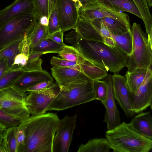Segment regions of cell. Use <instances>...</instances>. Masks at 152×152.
Here are the masks:
<instances>
[{"label": "cell", "mask_w": 152, "mask_h": 152, "mask_svg": "<svg viewBox=\"0 0 152 152\" xmlns=\"http://www.w3.org/2000/svg\"><path fill=\"white\" fill-rule=\"evenodd\" d=\"M59 119L56 113H45L30 116L20 122L18 126L23 128L26 135L23 152H52Z\"/></svg>", "instance_id": "1"}, {"label": "cell", "mask_w": 152, "mask_h": 152, "mask_svg": "<svg viewBox=\"0 0 152 152\" xmlns=\"http://www.w3.org/2000/svg\"><path fill=\"white\" fill-rule=\"evenodd\" d=\"M74 47L86 60L114 73L125 66L129 57L116 45L111 47L102 42L87 40L79 34Z\"/></svg>", "instance_id": "2"}, {"label": "cell", "mask_w": 152, "mask_h": 152, "mask_svg": "<svg viewBox=\"0 0 152 152\" xmlns=\"http://www.w3.org/2000/svg\"><path fill=\"white\" fill-rule=\"evenodd\" d=\"M105 137L114 152H148L152 148V139L137 131L130 123L123 122L107 130Z\"/></svg>", "instance_id": "3"}, {"label": "cell", "mask_w": 152, "mask_h": 152, "mask_svg": "<svg viewBox=\"0 0 152 152\" xmlns=\"http://www.w3.org/2000/svg\"><path fill=\"white\" fill-rule=\"evenodd\" d=\"M59 89V93L47 107L45 113L64 110L95 100L93 80Z\"/></svg>", "instance_id": "4"}, {"label": "cell", "mask_w": 152, "mask_h": 152, "mask_svg": "<svg viewBox=\"0 0 152 152\" xmlns=\"http://www.w3.org/2000/svg\"><path fill=\"white\" fill-rule=\"evenodd\" d=\"M133 37L132 53L129 56L125 66L131 72L137 68H151L152 45L140 25L134 23L130 28Z\"/></svg>", "instance_id": "5"}, {"label": "cell", "mask_w": 152, "mask_h": 152, "mask_svg": "<svg viewBox=\"0 0 152 152\" xmlns=\"http://www.w3.org/2000/svg\"><path fill=\"white\" fill-rule=\"evenodd\" d=\"M36 18L33 14L20 15L11 19L0 27V51L23 39Z\"/></svg>", "instance_id": "6"}, {"label": "cell", "mask_w": 152, "mask_h": 152, "mask_svg": "<svg viewBox=\"0 0 152 152\" xmlns=\"http://www.w3.org/2000/svg\"><path fill=\"white\" fill-rule=\"evenodd\" d=\"M26 96V92L14 85L0 90V109L14 116L21 122L31 116L25 104Z\"/></svg>", "instance_id": "7"}, {"label": "cell", "mask_w": 152, "mask_h": 152, "mask_svg": "<svg viewBox=\"0 0 152 152\" xmlns=\"http://www.w3.org/2000/svg\"><path fill=\"white\" fill-rule=\"evenodd\" d=\"M77 116L66 115L59 119L53 138L52 152H68L76 126Z\"/></svg>", "instance_id": "8"}, {"label": "cell", "mask_w": 152, "mask_h": 152, "mask_svg": "<svg viewBox=\"0 0 152 152\" xmlns=\"http://www.w3.org/2000/svg\"><path fill=\"white\" fill-rule=\"evenodd\" d=\"M58 86L45 89L30 92L27 95L25 104L31 116H37L45 113V111L59 92Z\"/></svg>", "instance_id": "9"}, {"label": "cell", "mask_w": 152, "mask_h": 152, "mask_svg": "<svg viewBox=\"0 0 152 152\" xmlns=\"http://www.w3.org/2000/svg\"><path fill=\"white\" fill-rule=\"evenodd\" d=\"M61 30L75 29L79 17L76 3L72 0H57L56 4Z\"/></svg>", "instance_id": "10"}, {"label": "cell", "mask_w": 152, "mask_h": 152, "mask_svg": "<svg viewBox=\"0 0 152 152\" xmlns=\"http://www.w3.org/2000/svg\"><path fill=\"white\" fill-rule=\"evenodd\" d=\"M130 103L135 113L142 112L152 103V76L147 79L136 90L130 91Z\"/></svg>", "instance_id": "11"}, {"label": "cell", "mask_w": 152, "mask_h": 152, "mask_svg": "<svg viewBox=\"0 0 152 152\" xmlns=\"http://www.w3.org/2000/svg\"><path fill=\"white\" fill-rule=\"evenodd\" d=\"M102 79L105 82L107 87V96L103 105L106 110L103 121L106 123L108 130L120 125L121 119L113 93L112 75H107Z\"/></svg>", "instance_id": "12"}, {"label": "cell", "mask_w": 152, "mask_h": 152, "mask_svg": "<svg viewBox=\"0 0 152 152\" xmlns=\"http://www.w3.org/2000/svg\"><path fill=\"white\" fill-rule=\"evenodd\" d=\"M112 77L115 100L126 117H133L135 113L132 110L131 107L129 99L130 91L127 85L125 76L114 73Z\"/></svg>", "instance_id": "13"}, {"label": "cell", "mask_w": 152, "mask_h": 152, "mask_svg": "<svg viewBox=\"0 0 152 152\" xmlns=\"http://www.w3.org/2000/svg\"><path fill=\"white\" fill-rule=\"evenodd\" d=\"M78 11L80 18L88 21L105 17L129 19L127 14L108 8L97 2L86 7L80 8Z\"/></svg>", "instance_id": "14"}, {"label": "cell", "mask_w": 152, "mask_h": 152, "mask_svg": "<svg viewBox=\"0 0 152 152\" xmlns=\"http://www.w3.org/2000/svg\"><path fill=\"white\" fill-rule=\"evenodd\" d=\"M51 70L59 88L92 80L80 71L70 67H52Z\"/></svg>", "instance_id": "15"}, {"label": "cell", "mask_w": 152, "mask_h": 152, "mask_svg": "<svg viewBox=\"0 0 152 152\" xmlns=\"http://www.w3.org/2000/svg\"><path fill=\"white\" fill-rule=\"evenodd\" d=\"M32 0H15L0 10V27L8 20L17 16L33 14Z\"/></svg>", "instance_id": "16"}, {"label": "cell", "mask_w": 152, "mask_h": 152, "mask_svg": "<svg viewBox=\"0 0 152 152\" xmlns=\"http://www.w3.org/2000/svg\"><path fill=\"white\" fill-rule=\"evenodd\" d=\"M53 81L50 74L43 70L25 71L13 85L24 92L30 87L45 81Z\"/></svg>", "instance_id": "17"}, {"label": "cell", "mask_w": 152, "mask_h": 152, "mask_svg": "<svg viewBox=\"0 0 152 152\" xmlns=\"http://www.w3.org/2000/svg\"><path fill=\"white\" fill-rule=\"evenodd\" d=\"M130 123L137 131L152 139V117L150 111L139 113L133 118Z\"/></svg>", "instance_id": "18"}, {"label": "cell", "mask_w": 152, "mask_h": 152, "mask_svg": "<svg viewBox=\"0 0 152 152\" xmlns=\"http://www.w3.org/2000/svg\"><path fill=\"white\" fill-rule=\"evenodd\" d=\"M152 76L151 68H137L127 71L125 75L127 85L131 91L136 90L149 77Z\"/></svg>", "instance_id": "19"}, {"label": "cell", "mask_w": 152, "mask_h": 152, "mask_svg": "<svg viewBox=\"0 0 152 152\" xmlns=\"http://www.w3.org/2000/svg\"><path fill=\"white\" fill-rule=\"evenodd\" d=\"M75 30L85 39L103 43L104 39L90 22L79 17Z\"/></svg>", "instance_id": "20"}, {"label": "cell", "mask_w": 152, "mask_h": 152, "mask_svg": "<svg viewBox=\"0 0 152 152\" xmlns=\"http://www.w3.org/2000/svg\"><path fill=\"white\" fill-rule=\"evenodd\" d=\"M97 2L113 10L128 12L142 19L138 9L133 0H99Z\"/></svg>", "instance_id": "21"}, {"label": "cell", "mask_w": 152, "mask_h": 152, "mask_svg": "<svg viewBox=\"0 0 152 152\" xmlns=\"http://www.w3.org/2000/svg\"><path fill=\"white\" fill-rule=\"evenodd\" d=\"M26 36L31 49L41 40L48 37L47 26L41 24L36 19L27 32Z\"/></svg>", "instance_id": "22"}, {"label": "cell", "mask_w": 152, "mask_h": 152, "mask_svg": "<svg viewBox=\"0 0 152 152\" xmlns=\"http://www.w3.org/2000/svg\"><path fill=\"white\" fill-rule=\"evenodd\" d=\"M112 147L105 138H95L89 140L85 144H81L77 152H109Z\"/></svg>", "instance_id": "23"}, {"label": "cell", "mask_w": 152, "mask_h": 152, "mask_svg": "<svg viewBox=\"0 0 152 152\" xmlns=\"http://www.w3.org/2000/svg\"><path fill=\"white\" fill-rule=\"evenodd\" d=\"M77 69L93 81L102 79L108 75L106 71L86 59L78 65Z\"/></svg>", "instance_id": "24"}, {"label": "cell", "mask_w": 152, "mask_h": 152, "mask_svg": "<svg viewBox=\"0 0 152 152\" xmlns=\"http://www.w3.org/2000/svg\"><path fill=\"white\" fill-rule=\"evenodd\" d=\"M101 19L112 35H121L130 30L129 19H116L110 17Z\"/></svg>", "instance_id": "25"}, {"label": "cell", "mask_w": 152, "mask_h": 152, "mask_svg": "<svg viewBox=\"0 0 152 152\" xmlns=\"http://www.w3.org/2000/svg\"><path fill=\"white\" fill-rule=\"evenodd\" d=\"M18 129V126L7 128L1 139L5 152H18L17 134Z\"/></svg>", "instance_id": "26"}, {"label": "cell", "mask_w": 152, "mask_h": 152, "mask_svg": "<svg viewBox=\"0 0 152 152\" xmlns=\"http://www.w3.org/2000/svg\"><path fill=\"white\" fill-rule=\"evenodd\" d=\"M141 14L148 34V38L152 42V16L150 13L146 0H133Z\"/></svg>", "instance_id": "27"}, {"label": "cell", "mask_w": 152, "mask_h": 152, "mask_svg": "<svg viewBox=\"0 0 152 152\" xmlns=\"http://www.w3.org/2000/svg\"><path fill=\"white\" fill-rule=\"evenodd\" d=\"M23 39L13 43L0 51V58L6 60L10 69L12 67L15 56L22 53Z\"/></svg>", "instance_id": "28"}, {"label": "cell", "mask_w": 152, "mask_h": 152, "mask_svg": "<svg viewBox=\"0 0 152 152\" xmlns=\"http://www.w3.org/2000/svg\"><path fill=\"white\" fill-rule=\"evenodd\" d=\"M112 37L116 45L128 56H131L133 48V37L131 30L121 35H112Z\"/></svg>", "instance_id": "29"}, {"label": "cell", "mask_w": 152, "mask_h": 152, "mask_svg": "<svg viewBox=\"0 0 152 152\" xmlns=\"http://www.w3.org/2000/svg\"><path fill=\"white\" fill-rule=\"evenodd\" d=\"M63 46L48 37L39 42L31 49L30 52H42L45 54L51 53H58Z\"/></svg>", "instance_id": "30"}, {"label": "cell", "mask_w": 152, "mask_h": 152, "mask_svg": "<svg viewBox=\"0 0 152 152\" xmlns=\"http://www.w3.org/2000/svg\"><path fill=\"white\" fill-rule=\"evenodd\" d=\"M58 53L62 58L75 62L78 64H81L85 60L78 50L72 46L65 45Z\"/></svg>", "instance_id": "31"}, {"label": "cell", "mask_w": 152, "mask_h": 152, "mask_svg": "<svg viewBox=\"0 0 152 152\" xmlns=\"http://www.w3.org/2000/svg\"><path fill=\"white\" fill-rule=\"evenodd\" d=\"M24 72L20 68L9 69L0 78V90L13 85Z\"/></svg>", "instance_id": "32"}, {"label": "cell", "mask_w": 152, "mask_h": 152, "mask_svg": "<svg viewBox=\"0 0 152 152\" xmlns=\"http://www.w3.org/2000/svg\"><path fill=\"white\" fill-rule=\"evenodd\" d=\"M45 54L42 52H30L26 65L21 69L25 71H31L42 70V59L40 57Z\"/></svg>", "instance_id": "33"}, {"label": "cell", "mask_w": 152, "mask_h": 152, "mask_svg": "<svg viewBox=\"0 0 152 152\" xmlns=\"http://www.w3.org/2000/svg\"><path fill=\"white\" fill-rule=\"evenodd\" d=\"M33 4V14L39 20L43 16L49 17L48 0H32Z\"/></svg>", "instance_id": "34"}, {"label": "cell", "mask_w": 152, "mask_h": 152, "mask_svg": "<svg viewBox=\"0 0 152 152\" xmlns=\"http://www.w3.org/2000/svg\"><path fill=\"white\" fill-rule=\"evenodd\" d=\"M93 86L95 92V100L100 101L104 105L107 94V87L105 82L103 80L93 81Z\"/></svg>", "instance_id": "35"}, {"label": "cell", "mask_w": 152, "mask_h": 152, "mask_svg": "<svg viewBox=\"0 0 152 152\" xmlns=\"http://www.w3.org/2000/svg\"><path fill=\"white\" fill-rule=\"evenodd\" d=\"M20 123L18 118L0 109V124L6 128L18 126Z\"/></svg>", "instance_id": "36"}, {"label": "cell", "mask_w": 152, "mask_h": 152, "mask_svg": "<svg viewBox=\"0 0 152 152\" xmlns=\"http://www.w3.org/2000/svg\"><path fill=\"white\" fill-rule=\"evenodd\" d=\"M47 30L48 36L52 34L61 30L56 7L51 11L48 17Z\"/></svg>", "instance_id": "37"}, {"label": "cell", "mask_w": 152, "mask_h": 152, "mask_svg": "<svg viewBox=\"0 0 152 152\" xmlns=\"http://www.w3.org/2000/svg\"><path fill=\"white\" fill-rule=\"evenodd\" d=\"M89 21L99 32L103 39L113 38L112 34L101 18L96 19Z\"/></svg>", "instance_id": "38"}, {"label": "cell", "mask_w": 152, "mask_h": 152, "mask_svg": "<svg viewBox=\"0 0 152 152\" xmlns=\"http://www.w3.org/2000/svg\"><path fill=\"white\" fill-rule=\"evenodd\" d=\"M52 67H68L74 69L77 64L75 62L67 60L63 58L53 56L50 61Z\"/></svg>", "instance_id": "39"}, {"label": "cell", "mask_w": 152, "mask_h": 152, "mask_svg": "<svg viewBox=\"0 0 152 152\" xmlns=\"http://www.w3.org/2000/svg\"><path fill=\"white\" fill-rule=\"evenodd\" d=\"M58 86L57 83H54L53 81H43L28 88L26 91L30 92L32 91H41L54 87Z\"/></svg>", "instance_id": "40"}, {"label": "cell", "mask_w": 152, "mask_h": 152, "mask_svg": "<svg viewBox=\"0 0 152 152\" xmlns=\"http://www.w3.org/2000/svg\"><path fill=\"white\" fill-rule=\"evenodd\" d=\"M28 59V56L23 53L17 54L15 58L13 64L11 69L22 68L26 64Z\"/></svg>", "instance_id": "41"}, {"label": "cell", "mask_w": 152, "mask_h": 152, "mask_svg": "<svg viewBox=\"0 0 152 152\" xmlns=\"http://www.w3.org/2000/svg\"><path fill=\"white\" fill-rule=\"evenodd\" d=\"M18 127L19 129L17 134L18 152H23L25 144L26 135L23 128Z\"/></svg>", "instance_id": "42"}, {"label": "cell", "mask_w": 152, "mask_h": 152, "mask_svg": "<svg viewBox=\"0 0 152 152\" xmlns=\"http://www.w3.org/2000/svg\"><path fill=\"white\" fill-rule=\"evenodd\" d=\"M64 33L60 30L52 34L48 37L56 43L64 46L65 44L63 41Z\"/></svg>", "instance_id": "43"}, {"label": "cell", "mask_w": 152, "mask_h": 152, "mask_svg": "<svg viewBox=\"0 0 152 152\" xmlns=\"http://www.w3.org/2000/svg\"><path fill=\"white\" fill-rule=\"evenodd\" d=\"M10 68L6 60L0 58V78Z\"/></svg>", "instance_id": "44"}, {"label": "cell", "mask_w": 152, "mask_h": 152, "mask_svg": "<svg viewBox=\"0 0 152 152\" xmlns=\"http://www.w3.org/2000/svg\"><path fill=\"white\" fill-rule=\"evenodd\" d=\"M79 0L81 5V8H85L97 2L99 0Z\"/></svg>", "instance_id": "45"}, {"label": "cell", "mask_w": 152, "mask_h": 152, "mask_svg": "<svg viewBox=\"0 0 152 152\" xmlns=\"http://www.w3.org/2000/svg\"><path fill=\"white\" fill-rule=\"evenodd\" d=\"M103 43L110 47H115L116 46L115 40L113 37L104 39Z\"/></svg>", "instance_id": "46"}, {"label": "cell", "mask_w": 152, "mask_h": 152, "mask_svg": "<svg viewBox=\"0 0 152 152\" xmlns=\"http://www.w3.org/2000/svg\"><path fill=\"white\" fill-rule=\"evenodd\" d=\"M49 16L51 11L56 7L57 0H48Z\"/></svg>", "instance_id": "47"}, {"label": "cell", "mask_w": 152, "mask_h": 152, "mask_svg": "<svg viewBox=\"0 0 152 152\" xmlns=\"http://www.w3.org/2000/svg\"><path fill=\"white\" fill-rule=\"evenodd\" d=\"M40 23L44 26H47L48 23V18L46 16L41 17L39 20Z\"/></svg>", "instance_id": "48"}, {"label": "cell", "mask_w": 152, "mask_h": 152, "mask_svg": "<svg viewBox=\"0 0 152 152\" xmlns=\"http://www.w3.org/2000/svg\"><path fill=\"white\" fill-rule=\"evenodd\" d=\"M7 128L0 124V140L1 139Z\"/></svg>", "instance_id": "49"}, {"label": "cell", "mask_w": 152, "mask_h": 152, "mask_svg": "<svg viewBox=\"0 0 152 152\" xmlns=\"http://www.w3.org/2000/svg\"><path fill=\"white\" fill-rule=\"evenodd\" d=\"M75 1L76 4L78 9L81 7V5L79 0H72Z\"/></svg>", "instance_id": "50"}, {"label": "cell", "mask_w": 152, "mask_h": 152, "mask_svg": "<svg viewBox=\"0 0 152 152\" xmlns=\"http://www.w3.org/2000/svg\"><path fill=\"white\" fill-rule=\"evenodd\" d=\"M1 139L0 140V152H5L2 145Z\"/></svg>", "instance_id": "51"}, {"label": "cell", "mask_w": 152, "mask_h": 152, "mask_svg": "<svg viewBox=\"0 0 152 152\" xmlns=\"http://www.w3.org/2000/svg\"><path fill=\"white\" fill-rule=\"evenodd\" d=\"M148 7H150L152 6V0H146Z\"/></svg>", "instance_id": "52"}]
</instances>
